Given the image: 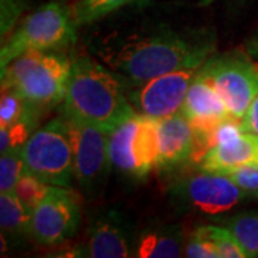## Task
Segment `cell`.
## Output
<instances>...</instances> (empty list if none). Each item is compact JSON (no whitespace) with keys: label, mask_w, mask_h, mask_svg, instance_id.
I'll use <instances>...</instances> for the list:
<instances>
[{"label":"cell","mask_w":258,"mask_h":258,"mask_svg":"<svg viewBox=\"0 0 258 258\" xmlns=\"http://www.w3.org/2000/svg\"><path fill=\"white\" fill-rule=\"evenodd\" d=\"M96 56L129 88L161 75L201 68L215 53V36L205 30L158 28L93 47Z\"/></svg>","instance_id":"1"},{"label":"cell","mask_w":258,"mask_h":258,"mask_svg":"<svg viewBox=\"0 0 258 258\" xmlns=\"http://www.w3.org/2000/svg\"><path fill=\"white\" fill-rule=\"evenodd\" d=\"M120 78L105 63L79 55L71 64L60 115L111 132L138 112Z\"/></svg>","instance_id":"2"},{"label":"cell","mask_w":258,"mask_h":258,"mask_svg":"<svg viewBox=\"0 0 258 258\" xmlns=\"http://www.w3.org/2000/svg\"><path fill=\"white\" fill-rule=\"evenodd\" d=\"M71 64L63 50H29L0 71L2 88L45 113L63 101Z\"/></svg>","instance_id":"3"},{"label":"cell","mask_w":258,"mask_h":258,"mask_svg":"<svg viewBox=\"0 0 258 258\" xmlns=\"http://www.w3.org/2000/svg\"><path fill=\"white\" fill-rule=\"evenodd\" d=\"M76 22L72 6L49 2L23 19L2 43L0 69L29 50H63L76 42Z\"/></svg>","instance_id":"4"},{"label":"cell","mask_w":258,"mask_h":258,"mask_svg":"<svg viewBox=\"0 0 258 258\" xmlns=\"http://www.w3.org/2000/svg\"><path fill=\"white\" fill-rule=\"evenodd\" d=\"M221 96L230 115L242 119L258 95V62L247 50L214 55L198 69Z\"/></svg>","instance_id":"5"},{"label":"cell","mask_w":258,"mask_h":258,"mask_svg":"<svg viewBox=\"0 0 258 258\" xmlns=\"http://www.w3.org/2000/svg\"><path fill=\"white\" fill-rule=\"evenodd\" d=\"M25 172L49 185L72 188L74 154L62 116L36 129L22 149Z\"/></svg>","instance_id":"6"},{"label":"cell","mask_w":258,"mask_h":258,"mask_svg":"<svg viewBox=\"0 0 258 258\" xmlns=\"http://www.w3.org/2000/svg\"><path fill=\"white\" fill-rule=\"evenodd\" d=\"M176 207L217 217L248 198L224 172L200 168L175 179L169 188Z\"/></svg>","instance_id":"7"},{"label":"cell","mask_w":258,"mask_h":258,"mask_svg":"<svg viewBox=\"0 0 258 258\" xmlns=\"http://www.w3.org/2000/svg\"><path fill=\"white\" fill-rule=\"evenodd\" d=\"M74 154V179L85 195L101 192L112 166L108 149V132L81 120L60 115Z\"/></svg>","instance_id":"8"},{"label":"cell","mask_w":258,"mask_h":258,"mask_svg":"<svg viewBox=\"0 0 258 258\" xmlns=\"http://www.w3.org/2000/svg\"><path fill=\"white\" fill-rule=\"evenodd\" d=\"M82 203L72 188L52 185L32 211V238L42 247H59L72 240L81 225Z\"/></svg>","instance_id":"9"},{"label":"cell","mask_w":258,"mask_h":258,"mask_svg":"<svg viewBox=\"0 0 258 258\" xmlns=\"http://www.w3.org/2000/svg\"><path fill=\"white\" fill-rule=\"evenodd\" d=\"M138 237L128 217L118 210H105L91 222L83 244L69 249L71 257H135Z\"/></svg>","instance_id":"10"},{"label":"cell","mask_w":258,"mask_h":258,"mask_svg":"<svg viewBox=\"0 0 258 258\" xmlns=\"http://www.w3.org/2000/svg\"><path fill=\"white\" fill-rule=\"evenodd\" d=\"M200 69V68H198ZM198 69L186 68L157 76L134 91H128L134 109L154 119H162L181 112L185 96Z\"/></svg>","instance_id":"11"},{"label":"cell","mask_w":258,"mask_h":258,"mask_svg":"<svg viewBox=\"0 0 258 258\" xmlns=\"http://www.w3.org/2000/svg\"><path fill=\"white\" fill-rule=\"evenodd\" d=\"M181 112L197 131L210 129L232 118L221 96L200 72H197L189 85Z\"/></svg>","instance_id":"12"},{"label":"cell","mask_w":258,"mask_h":258,"mask_svg":"<svg viewBox=\"0 0 258 258\" xmlns=\"http://www.w3.org/2000/svg\"><path fill=\"white\" fill-rule=\"evenodd\" d=\"M159 134V166L161 169H174L189 162L195 144V131L182 112L172 116L157 119Z\"/></svg>","instance_id":"13"},{"label":"cell","mask_w":258,"mask_h":258,"mask_svg":"<svg viewBox=\"0 0 258 258\" xmlns=\"http://www.w3.org/2000/svg\"><path fill=\"white\" fill-rule=\"evenodd\" d=\"M249 164H258V137L242 131L240 135L210 149L200 162V168L227 172Z\"/></svg>","instance_id":"14"},{"label":"cell","mask_w":258,"mask_h":258,"mask_svg":"<svg viewBox=\"0 0 258 258\" xmlns=\"http://www.w3.org/2000/svg\"><path fill=\"white\" fill-rule=\"evenodd\" d=\"M184 234L179 225H157L139 234L135 257H181L184 255Z\"/></svg>","instance_id":"15"},{"label":"cell","mask_w":258,"mask_h":258,"mask_svg":"<svg viewBox=\"0 0 258 258\" xmlns=\"http://www.w3.org/2000/svg\"><path fill=\"white\" fill-rule=\"evenodd\" d=\"M134 157L138 178H145L159 166L161 149L157 119L139 113L138 128L134 135Z\"/></svg>","instance_id":"16"},{"label":"cell","mask_w":258,"mask_h":258,"mask_svg":"<svg viewBox=\"0 0 258 258\" xmlns=\"http://www.w3.org/2000/svg\"><path fill=\"white\" fill-rule=\"evenodd\" d=\"M2 241L18 244L32 237V214L15 192H0Z\"/></svg>","instance_id":"17"},{"label":"cell","mask_w":258,"mask_h":258,"mask_svg":"<svg viewBox=\"0 0 258 258\" xmlns=\"http://www.w3.org/2000/svg\"><path fill=\"white\" fill-rule=\"evenodd\" d=\"M138 120L139 113H135L108 134V149L112 166L134 178H138L134 157V135L138 128Z\"/></svg>","instance_id":"18"},{"label":"cell","mask_w":258,"mask_h":258,"mask_svg":"<svg viewBox=\"0 0 258 258\" xmlns=\"http://www.w3.org/2000/svg\"><path fill=\"white\" fill-rule=\"evenodd\" d=\"M217 221L237 237L247 258L258 257V210L237 212L227 218H217Z\"/></svg>","instance_id":"19"},{"label":"cell","mask_w":258,"mask_h":258,"mask_svg":"<svg viewBox=\"0 0 258 258\" xmlns=\"http://www.w3.org/2000/svg\"><path fill=\"white\" fill-rule=\"evenodd\" d=\"M40 115V112L29 105V109L20 119L6 128H0V154L13 149H23L28 139L36 131L35 126Z\"/></svg>","instance_id":"20"},{"label":"cell","mask_w":258,"mask_h":258,"mask_svg":"<svg viewBox=\"0 0 258 258\" xmlns=\"http://www.w3.org/2000/svg\"><path fill=\"white\" fill-rule=\"evenodd\" d=\"M131 2L132 0H76L72 13L76 25L83 26L101 20Z\"/></svg>","instance_id":"21"},{"label":"cell","mask_w":258,"mask_h":258,"mask_svg":"<svg viewBox=\"0 0 258 258\" xmlns=\"http://www.w3.org/2000/svg\"><path fill=\"white\" fill-rule=\"evenodd\" d=\"M218 249L221 258H247V254L237 237L224 225H203L197 228Z\"/></svg>","instance_id":"22"},{"label":"cell","mask_w":258,"mask_h":258,"mask_svg":"<svg viewBox=\"0 0 258 258\" xmlns=\"http://www.w3.org/2000/svg\"><path fill=\"white\" fill-rule=\"evenodd\" d=\"M25 172L22 149L0 154V192H15L20 176Z\"/></svg>","instance_id":"23"},{"label":"cell","mask_w":258,"mask_h":258,"mask_svg":"<svg viewBox=\"0 0 258 258\" xmlns=\"http://www.w3.org/2000/svg\"><path fill=\"white\" fill-rule=\"evenodd\" d=\"M50 186L52 185L43 182L35 175L29 172H23V175L20 176L18 185L15 188V194L18 195L22 204L26 207V210L32 214V211L40 204V201L46 197Z\"/></svg>","instance_id":"24"},{"label":"cell","mask_w":258,"mask_h":258,"mask_svg":"<svg viewBox=\"0 0 258 258\" xmlns=\"http://www.w3.org/2000/svg\"><path fill=\"white\" fill-rule=\"evenodd\" d=\"M29 109V105L9 88H2L0 99V128H6L19 120Z\"/></svg>","instance_id":"25"},{"label":"cell","mask_w":258,"mask_h":258,"mask_svg":"<svg viewBox=\"0 0 258 258\" xmlns=\"http://www.w3.org/2000/svg\"><path fill=\"white\" fill-rule=\"evenodd\" d=\"M235 185L247 194V197L258 198V164H249L224 172Z\"/></svg>","instance_id":"26"},{"label":"cell","mask_w":258,"mask_h":258,"mask_svg":"<svg viewBox=\"0 0 258 258\" xmlns=\"http://www.w3.org/2000/svg\"><path fill=\"white\" fill-rule=\"evenodd\" d=\"M26 8V0H0V33L2 42L13 32L20 13Z\"/></svg>","instance_id":"27"},{"label":"cell","mask_w":258,"mask_h":258,"mask_svg":"<svg viewBox=\"0 0 258 258\" xmlns=\"http://www.w3.org/2000/svg\"><path fill=\"white\" fill-rule=\"evenodd\" d=\"M184 255L189 258H221L215 245L197 230L185 240Z\"/></svg>","instance_id":"28"},{"label":"cell","mask_w":258,"mask_h":258,"mask_svg":"<svg viewBox=\"0 0 258 258\" xmlns=\"http://www.w3.org/2000/svg\"><path fill=\"white\" fill-rule=\"evenodd\" d=\"M241 125H242V131L258 137V95L249 105L244 118L241 119Z\"/></svg>","instance_id":"29"},{"label":"cell","mask_w":258,"mask_h":258,"mask_svg":"<svg viewBox=\"0 0 258 258\" xmlns=\"http://www.w3.org/2000/svg\"><path fill=\"white\" fill-rule=\"evenodd\" d=\"M245 50H247L252 57L258 59V30H255V32L252 33V36L247 40V43H245Z\"/></svg>","instance_id":"30"},{"label":"cell","mask_w":258,"mask_h":258,"mask_svg":"<svg viewBox=\"0 0 258 258\" xmlns=\"http://www.w3.org/2000/svg\"><path fill=\"white\" fill-rule=\"evenodd\" d=\"M249 0H231V3L237 8V6H245Z\"/></svg>","instance_id":"31"},{"label":"cell","mask_w":258,"mask_h":258,"mask_svg":"<svg viewBox=\"0 0 258 258\" xmlns=\"http://www.w3.org/2000/svg\"><path fill=\"white\" fill-rule=\"evenodd\" d=\"M198 2H200L201 5H204V6H207V5H211L214 0H198Z\"/></svg>","instance_id":"32"}]
</instances>
